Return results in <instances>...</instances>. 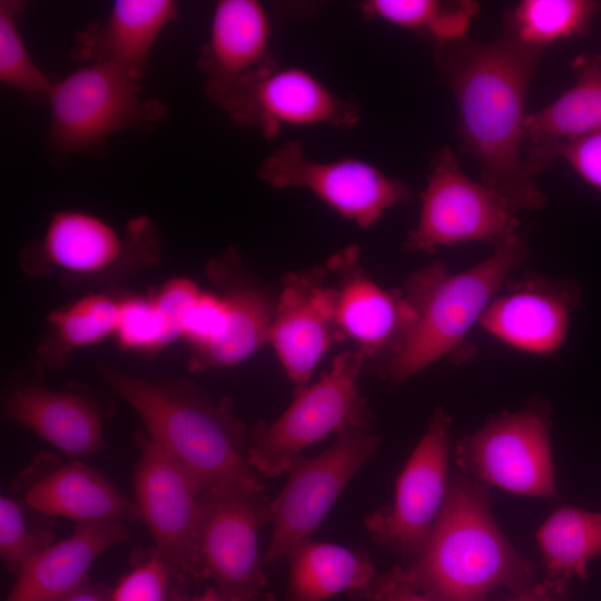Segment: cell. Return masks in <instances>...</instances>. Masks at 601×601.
<instances>
[{"mask_svg":"<svg viewBox=\"0 0 601 601\" xmlns=\"http://www.w3.org/2000/svg\"><path fill=\"white\" fill-rule=\"evenodd\" d=\"M543 51L505 33L489 41L464 37L434 48L436 68L455 98L461 150L480 165L481 181L516 213L546 204L523 151L526 97Z\"/></svg>","mask_w":601,"mask_h":601,"instance_id":"1","label":"cell"},{"mask_svg":"<svg viewBox=\"0 0 601 601\" xmlns=\"http://www.w3.org/2000/svg\"><path fill=\"white\" fill-rule=\"evenodd\" d=\"M98 372L203 491L265 490L248 462L250 433L229 400L217 402L186 380L152 381L106 364Z\"/></svg>","mask_w":601,"mask_h":601,"instance_id":"2","label":"cell"},{"mask_svg":"<svg viewBox=\"0 0 601 601\" xmlns=\"http://www.w3.org/2000/svg\"><path fill=\"white\" fill-rule=\"evenodd\" d=\"M433 601H487L496 588L518 593L535 583V566L516 551L492 511L487 486L457 475L420 552L400 565Z\"/></svg>","mask_w":601,"mask_h":601,"instance_id":"3","label":"cell"},{"mask_svg":"<svg viewBox=\"0 0 601 601\" xmlns=\"http://www.w3.org/2000/svg\"><path fill=\"white\" fill-rule=\"evenodd\" d=\"M528 256L526 242L516 234L463 272L451 273L445 265L434 262L412 273L404 295L415 311V323L398 354L378 375L400 384L441 358L456 354L510 274Z\"/></svg>","mask_w":601,"mask_h":601,"instance_id":"4","label":"cell"},{"mask_svg":"<svg viewBox=\"0 0 601 601\" xmlns=\"http://www.w3.org/2000/svg\"><path fill=\"white\" fill-rule=\"evenodd\" d=\"M160 257L158 229L147 216L119 230L89 211L62 209L51 215L40 238L23 246L20 265L31 277L66 286H112Z\"/></svg>","mask_w":601,"mask_h":601,"instance_id":"5","label":"cell"},{"mask_svg":"<svg viewBox=\"0 0 601 601\" xmlns=\"http://www.w3.org/2000/svg\"><path fill=\"white\" fill-rule=\"evenodd\" d=\"M47 102L48 142L58 156L101 151L116 132L148 131L166 114L139 80L106 62L85 63L53 82Z\"/></svg>","mask_w":601,"mask_h":601,"instance_id":"6","label":"cell"},{"mask_svg":"<svg viewBox=\"0 0 601 601\" xmlns=\"http://www.w3.org/2000/svg\"><path fill=\"white\" fill-rule=\"evenodd\" d=\"M364 356L357 349L336 355L317 382L296 392L274 422H259L250 432L248 462L266 477L286 473L304 449L352 426L371 424L372 415L358 388Z\"/></svg>","mask_w":601,"mask_h":601,"instance_id":"7","label":"cell"},{"mask_svg":"<svg viewBox=\"0 0 601 601\" xmlns=\"http://www.w3.org/2000/svg\"><path fill=\"white\" fill-rule=\"evenodd\" d=\"M420 199L417 223L405 240L410 252L432 254L466 242L496 246L518 234L516 211L508 199L470 179L450 147L439 149L433 157Z\"/></svg>","mask_w":601,"mask_h":601,"instance_id":"8","label":"cell"},{"mask_svg":"<svg viewBox=\"0 0 601 601\" xmlns=\"http://www.w3.org/2000/svg\"><path fill=\"white\" fill-rule=\"evenodd\" d=\"M550 427V407L542 400H533L515 412L504 411L457 442L456 464L464 475L486 486L554 497Z\"/></svg>","mask_w":601,"mask_h":601,"instance_id":"9","label":"cell"},{"mask_svg":"<svg viewBox=\"0 0 601 601\" xmlns=\"http://www.w3.org/2000/svg\"><path fill=\"white\" fill-rule=\"evenodd\" d=\"M378 437L371 424L352 426L337 435L323 453L299 455L288 469V479L269 501L267 523L272 525L264 563H276L298 543L311 539L353 476L376 453Z\"/></svg>","mask_w":601,"mask_h":601,"instance_id":"10","label":"cell"},{"mask_svg":"<svg viewBox=\"0 0 601 601\" xmlns=\"http://www.w3.org/2000/svg\"><path fill=\"white\" fill-rule=\"evenodd\" d=\"M219 106L234 122L267 139L285 127L351 129L361 120L357 104L339 97L308 70L275 61L243 78Z\"/></svg>","mask_w":601,"mask_h":601,"instance_id":"11","label":"cell"},{"mask_svg":"<svg viewBox=\"0 0 601 601\" xmlns=\"http://www.w3.org/2000/svg\"><path fill=\"white\" fill-rule=\"evenodd\" d=\"M257 175L277 189L303 188L359 227L376 224L384 213L411 197L408 187L363 159L321 161L307 157L296 141L275 149Z\"/></svg>","mask_w":601,"mask_h":601,"instance_id":"12","label":"cell"},{"mask_svg":"<svg viewBox=\"0 0 601 601\" xmlns=\"http://www.w3.org/2000/svg\"><path fill=\"white\" fill-rule=\"evenodd\" d=\"M265 490L210 489L201 493L197 558L199 575L224 594L253 599L267 584L258 532L267 523Z\"/></svg>","mask_w":601,"mask_h":601,"instance_id":"13","label":"cell"},{"mask_svg":"<svg viewBox=\"0 0 601 601\" xmlns=\"http://www.w3.org/2000/svg\"><path fill=\"white\" fill-rule=\"evenodd\" d=\"M140 449L135 472V505L156 550L187 582L200 580L197 542L201 493L196 480L147 433L137 435Z\"/></svg>","mask_w":601,"mask_h":601,"instance_id":"14","label":"cell"},{"mask_svg":"<svg viewBox=\"0 0 601 601\" xmlns=\"http://www.w3.org/2000/svg\"><path fill=\"white\" fill-rule=\"evenodd\" d=\"M451 417L437 408L395 485L390 506L365 518V526L382 548L412 560L425 543L447 490Z\"/></svg>","mask_w":601,"mask_h":601,"instance_id":"15","label":"cell"},{"mask_svg":"<svg viewBox=\"0 0 601 601\" xmlns=\"http://www.w3.org/2000/svg\"><path fill=\"white\" fill-rule=\"evenodd\" d=\"M326 268L336 278V319L343 339L378 371L393 359L415 323V311L398 290L377 285L364 270L359 247L352 245L333 255Z\"/></svg>","mask_w":601,"mask_h":601,"instance_id":"16","label":"cell"},{"mask_svg":"<svg viewBox=\"0 0 601 601\" xmlns=\"http://www.w3.org/2000/svg\"><path fill=\"white\" fill-rule=\"evenodd\" d=\"M327 276L326 266L289 273L276 300L268 344L296 392L307 386L332 345L343 341L336 319L337 287Z\"/></svg>","mask_w":601,"mask_h":601,"instance_id":"17","label":"cell"},{"mask_svg":"<svg viewBox=\"0 0 601 601\" xmlns=\"http://www.w3.org/2000/svg\"><path fill=\"white\" fill-rule=\"evenodd\" d=\"M580 299L575 284L528 277L499 292L480 325L514 349L539 356L552 355L564 344Z\"/></svg>","mask_w":601,"mask_h":601,"instance_id":"18","label":"cell"},{"mask_svg":"<svg viewBox=\"0 0 601 601\" xmlns=\"http://www.w3.org/2000/svg\"><path fill=\"white\" fill-rule=\"evenodd\" d=\"M206 273L226 302L227 326L216 343L190 355L191 372L230 367L250 357L269 343L276 308L277 298L247 272L235 248H228L211 259Z\"/></svg>","mask_w":601,"mask_h":601,"instance_id":"19","label":"cell"},{"mask_svg":"<svg viewBox=\"0 0 601 601\" xmlns=\"http://www.w3.org/2000/svg\"><path fill=\"white\" fill-rule=\"evenodd\" d=\"M1 412L68 456H89L104 446L101 406L79 391H55L21 376L7 391Z\"/></svg>","mask_w":601,"mask_h":601,"instance_id":"20","label":"cell"},{"mask_svg":"<svg viewBox=\"0 0 601 601\" xmlns=\"http://www.w3.org/2000/svg\"><path fill=\"white\" fill-rule=\"evenodd\" d=\"M272 27L256 0H220L215 4L207 41L197 67L206 96L219 105L249 73L274 62L269 53Z\"/></svg>","mask_w":601,"mask_h":601,"instance_id":"21","label":"cell"},{"mask_svg":"<svg viewBox=\"0 0 601 601\" xmlns=\"http://www.w3.org/2000/svg\"><path fill=\"white\" fill-rule=\"evenodd\" d=\"M177 14L173 0H117L102 21L76 33L71 56L83 63H111L141 81L157 39Z\"/></svg>","mask_w":601,"mask_h":601,"instance_id":"22","label":"cell"},{"mask_svg":"<svg viewBox=\"0 0 601 601\" xmlns=\"http://www.w3.org/2000/svg\"><path fill=\"white\" fill-rule=\"evenodd\" d=\"M128 530L121 520L78 523L72 533L53 542L17 572L4 601H60L80 588L95 560L124 542Z\"/></svg>","mask_w":601,"mask_h":601,"instance_id":"23","label":"cell"},{"mask_svg":"<svg viewBox=\"0 0 601 601\" xmlns=\"http://www.w3.org/2000/svg\"><path fill=\"white\" fill-rule=\"evenodd\" d=\"M575 82L524 121V161L533 177L554 158L561 144L601 129V57L575 60Z\"/></svg>","mask_w":601,"mask_h":601,"instance_id":"24","label":"cell"},{"mask_svg":"<svg viewBox=\"0 0 601 601\" xmlns=\"http://www.w3.org/2000/svg\"><path fill=\"white\" fill-rule=\"evenodd\" d=\"M30 509L81 522L138 518L128 500L96 470L71 462L39 476L23 493Z\"/></svg>","mask_w":601,"mask_h":601,"instance_id":"25","label":"cell"},{"mask_svg":"<svg viewBox=\"0 0 601 601\" xmlns=\"http://www.w3.org/2000/svg\"><path fill=\"white\" fill-rule=\"evenodd\" d=\"M288 581L284 601H332L346 593L363 599L376 579L365 552L307 539L286 555Z\"/></svg>","mask_w":601,"mask_h":601,"instance_id":"26","label":"cell"},{"mask_svg":"<svg viewBox=\"0 0 601 601\" xmlns=\"http://www.w3.org/2000/svg\"><path fill=\"white\" fill-rule=\"evenodd\" d=\"M119 313V296L88 293L53 309L37 347V361L52 370L65 366L70 355L114 336Z\"/></svg>","mask_w":601,"mask_h":601,"instance_id":"27","label":"cell"},{"mask_svg":"<svg viewBox=\"0 0 601 601\" xmlns=\"http://www.w3.org/2000/svg\"><path fill=\"white\" fill-rule=\"evenodd\" d=\"M536 540L548 579H587L588 563L601 554V512L561 508L541 525Z\"/></svg>","mask_w":601,"mask_h":601,"instance_id":"28","label":"cell"},{"mask_svg":"<svg viewBox=\"0 0 601 601\" xmlns=\"http://www.w3.org/2000/svg\"><path fill=\"white\" fill-rule=\"evenodd\" d=\"M601 9L593 0H522L504 17V33L531 47L584 36Z\"/></svg>","mask_w":601,"mask_h":601,"instance_id":"29","label":"cell"},{"mask_svg":"<svg viewBox=\"0 0 601 601\" xmlns=\"http://www.w3.org/2000/svg\"><path fill=\"white\" fill-rule=\"evenodd\" d=\"M361 9L368 19L391 23L441 43L466 37L480 4L470 0H368L362 3Z\"/></svg>","mask_w":601,"mask_h":601,"instance_id":"30","label":"cell"},{"mask_svg":"<svg viewBox=\"0 0 601 601\" xmlns=\"http://www.w3.org/2000/svg\"><path fill=\"white\" fill-rule=\"evenodd\" d=\"M24 1H0V81L31 102L48 100L52 81L32 60L18 26Z\"/></svg>","mask_w":601,"mask_h":601,"instance_id":"31","label":"cell"},{"mask_svg":"<svg viewBox=\"0 0 601 601\" xmlns=\"http://www.w3.org/2000/svg\"><path fill=\"white\" fill-rule=\"evenodd\" d=\"M185 583L154 550L138 556L131 570L109 589L108 601H187Z\"/></svg>","mask_w":601,"mask_h":601,"instance_id":"32","label":"cell"},{"mask_svg":"<svg viewBox=\"0 0 601 601\" xmlns=\"http://www.w3.org/2000/svg\"><path fill=\"white\" fill-rule=\"evenodd\" d=\"M122 351L157 354L170 345L150 294L119 296V313L114 333Z\"/></svg>","mask_w":601,"mask_h":601,"instance_id":"33","label":"cell"},{"mask_svg":"<svg viewBox=\"0 0 601 601\" xmlns=\"http://www.w3.org/2000/svg\"><path fill=\"white\" fill-rule=\"evenodd\" d=\"M53 543L50 530L31 528L22 505L0 497V555L8 569L18 572L37 553Z\"/></svg>","mask_w":601,"mask_h":601,"instance_id":"34","label":"cell"},{"mask_svg":"<svg viewBox=\"0 0 601 601\" xmlns=\"http://www.w3.org/2000/svg\"><path fill=\"white\" fill-rule=\"evenodd\" d=\"M227 326V305L217 293L201 290L193 306L183 338L188 343L190 355L216 343Z\"/></svg>","mask_w":601,"mask_h":601,"instance_id":"35","label":"cell"},{"mask_svg":"<svg viewBox=\"0 0 601 601\" xmlns=\"http://www.w3.org/2000/svg\"><path fill=\"white\" fill-rule=\"evenodd\" d=\"M200 292L194 280L173 277L150 293L170 344L183 338L187 317Z\"/></svg>","mask_w":601,"mask_h":601,"instance_id":"36","label":"cell"},{"mask_svg":"<svg viewBox=\"0 0 601 601\" xmlns=\"http://www.w3.org/2000/svg\"><path fill=\"white\" fill-rule=\"evenodd\" d=\"M555 157H562L582 180L601 191V129L561 144Z\"/></svg>","mask_w":601,"mask_h":601,"instance_id":"37","label":"cell"},{"mask_svg":"<svg viewBox=\"0 0 601 601\" xmlns=\"http://www.w3.org/2000/svg\"><path fill=\"white\" fill-rule=\"evenodd\" d=\"M363 600L367 601H433L415 590L403 577L400 565L377 577Z\"/></svg>","mask_w":601,"mask_h":601,"instance_id":"38","label":"cell"},{"mask_svg":"<svg viewBox=\"0 0 601 601\" xmlns=\"http://www.w3.org/2000/svg\"><path fill=\"white\" fill-rule=\"evenodd\" d=\"M564 582L545 579L535 582L505 601H556L563 593Z\"/></svg>","mask_w":601,"mask_h":601,"instance_id":"39","label":"cell"},{"mask_svg":"<svg viewBox=\"0 0 601 601\" xmlns=\"http://www.w3.org/2000/svg\"><path fill=\"white\" fill-rule=\"evenodd\" d=\"M109 589L87 581L60 601H108Z\"/></svg>","mask_w":601,"mask_h":601,"instance_id":"40","label":"cell"},{"mask_svg":"<svg viewBox=\"0 0 601 601\" xmlns=\"http://www.w3.org/2000/svg\"><path fill=\"white\" fill-rule=\"evenodd\" d=\"M187 601H276L272 593L265 592L258 598L244 599L224 594L214 585L206 589L201 594L196 595Z\"/></svg>","mask_w":601,"mask_h":601,"instance_id":"41","label":"cell"}]
</instances>
